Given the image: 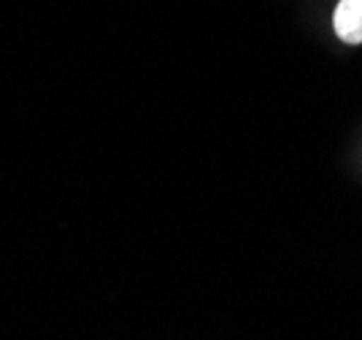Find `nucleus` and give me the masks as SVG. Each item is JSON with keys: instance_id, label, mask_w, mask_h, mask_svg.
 Listing matches in <instances>:
<instances>
[{"instance_id": "obj_1", "label": "nucleus", "mask_w": 362, "mask_h": 340, "mask_svg": "<svg viewBox=\"0 0 362 340\" xmlns=\"http://www.w3.org/2000/svg\"><path fill=\"white\" fill-rule=\"evenodd\" d=\"M332 28L344 44H362V0H341L332 14Z\"/></svg>"}]
</instances>
